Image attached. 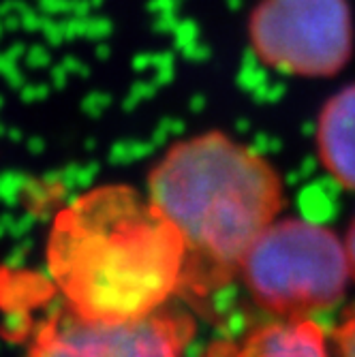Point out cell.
I'll return each instance as SVG.
<instances>
[{"instance_id":"2","label":"cell","mask_w":355,"mask_h":357,"mask_svg":"<svg viewBox=\"0 0 355 357\" xmlns=\"http://www.w3.org/2000/svg\"><path fill=\"white\" fill-rule=\"evenodd\" d=\"M148 199L184 244L180 294L227 287L285 204L278 172L250 146L208 131L174 144L148 178Z\"/></svg>"},{"instance_id":"5","label":"cell","mask_w":355,"mask_h":357,"mask_svg":"<svg viewBox=\"0 0 355 357\" xmlns=\"http://www.w3.org/2000/svg\"><path fill=\"white\" fill-rule=\"evenodd\" d=\"M192 321L176 312H150L126 321H92L64 312L32 336L26 357H182Z\"/></svg>"},{"instance_id":"6","label":"cell","mask_w":355,"mask_h":357,"mask_svg":"<svg viewBox=\"0 0 355 357\" xmlns=\"http://www.w3.org/2000/svg\"><path fill=\"white\" fill-rule=\"evenodd\" d=\"M204 357H330L312 319H276L234 340L214 342Z\"/></svg>"},{"instance_id":"1","label":"cell","mask_w":355,"mask_h":357,"mask_svg":"<svg viewBox=\"0 0 355 357\" xmlns=\"http://www.w3.org/2000/svg\"><path fill=\"white\" fill-rule=\"evenodd\" d=\"M47 268L71 312L126 321L160 310L180 294L184 244L148 197L107 184L58 212Z\"/></svg>"},{"instance_id":"7","label":"cell","mask_w":355,"mask_h":357,"mask_svg":"<svg viewBox=\"0 0 355 357\" xmlns=\"http://www.w3.org/2000/svg\"><path fill=\"white\" fill-rule=\"evenodd\" d=\"M317 152L326 172L355 190V82L338 88L317 118Z\"/></svg>"},{"instance_id":"9","label":"cell","mask_w":355,"mask_h":357,"mask_svg":"<svg viewBox=\"0 0 355 357\" xmlns=\"http://www.w3.org/2000/svg\"><path fill=\"white\" fill-rule=\"evenodd\" d=\"M347 259H349V270L355 278V220L349 229V238H347Z\"/></svg>"},{"instance_id":"8","label":"cell","mask_w":355,"mask_h":357,"mask_svg":"<svg viewBox=\"0 0 355 357\" xmlns=\"http://www.w3.org/2000/svg\"><path fill=\"white\" fill-rule=\"evenodd\" d=\"M338 357H355V306L347 310L334 334Z\"/></svg>"},{"instance_id":"3","label":"cell","mask_w":355,"mask_h":357,"mask_svg":"<svg viewBox=\"0 0 355 357\" xmlns=\"http://www.w3.org/2000/svg\"><path fill=\"white\" fill-rule=\"evenodd\" d=\"M347 248L326 227L287 218L250 246L242 276L250 296L276 319H310L342 300Z\"/></svg>"},{"instance_id":"4","label":"cell","mask_w":355,"mask_h":357,"mask_svg":"<svg viewBox=\"0 0 355 357\" xmlns=\"http://www.w3.org/2000/svg\"><path fill=\"white\" fill-rule=\"evenodd\" d=\"M246 39L262 67L300 79H330L349 67L355 20L349 0H257Z\"/></svg>"}]
</instances>
